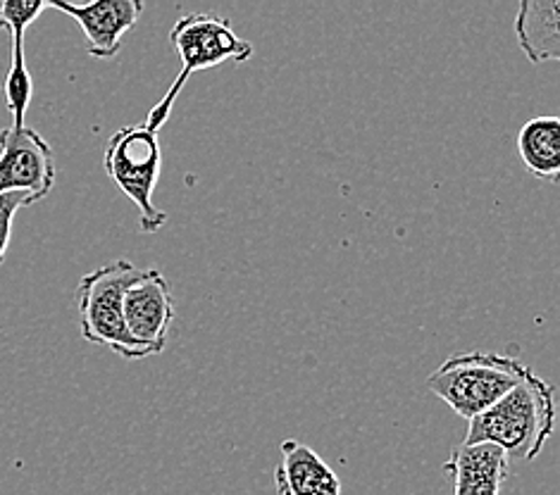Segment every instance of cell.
I'll return each mask as SVG.
<instances>
[{
    "instance_id": "cell-1",
    "label": "cell",
    "mask_w": 560,
    "mask_h": 495,
    "mask_svg": "<svg viewBox=\"0 0 560 495\" xmlns=\"http://www.w3.org/2000/svg\"><path fill=\"white\" fill-rule=\"evenodd\" d=\"M556 429L553 386L527 374L525 381L505 393L482 414L470 420L465 446L491 444L511 458L532 462L539 458Z\"/></svg>"
},
{
    "instance_id": "cell-2",
    "label": "cell",
    "mask_w": 560,
    "mask_h": 495,
    "mask_svg": "<svg viewBox=\"0 0 560 495\" xmlns=\"http://www.w3.org/2000/svg\"><path fill=\"white\" fill-rule=\"evenodd\" d=\"M170 44L175 48L182 67L175 82L153 105L149 119H145V127L155 133L165 127L175 101L196 72L212 70V67L224 62H246L253 56V46L242 36H236L230 20L212 15V12H194V15L177 20L170 32Z\"/></svg>"
},
{
    "instance_id": "cell-3",
    "label": "cell",
    "mask_w": 560,
    "mask_h": 495,
    "mask_svg": "<svg viewBox=\"0 0 560 495\" xmlns=\"http://www.w3.org/2000/svg\"><path fill=\"white\" fill-rule=\"evenodd\" d=\"M527 374L529 367L515 357L463 353L444 360L427 377V391L442 398L458 417L470 422L523 384Z\"/></svg>"
},
{
    "instance_id": "cell-4",
    "label": "cell",
    "mask_w": 560,
    "mask_h": 495,
    "mask_svg": "<svg viewBox=\"0 0 560 495\" xmlns=\"http://www.w3.org/2000/svg\"><path fill=\"white\" fill-rule=\"evenodd\" d=\"M139 272L141 267L131 264L129 260H115L84 274L77 291L79 325H82L84 341L93 345H108L113 353L122 355L125 360L151 357L143 345L129 337L122 310L125 291Z\"/></svg>"
},
{
    "instance_id": "cell-5",
    "label": "cell",
    "mask_w": 560,
    "mask_h": 495,
    "mask_svg": "<svg viewBox=\"0 0 560 495\" xmlns=\"http://www.w3.org/2000/svg\"><path fill=\"white\" fill-rule=\"evenodd\" d=\"M105 172L139 210V226L143 234H155L167 224V215L153 203L155 184L163 167L158 133L145 125L115 131L105 145Z\"/></svg>"
},
{
    "instance_id": "cell-6",
    "label": "cell",
    "mask_w": 560,
    "mask_h": 495,
    "mask_svg": "<svg viewBox=\"0 0 560 495\" xmlns=\"http://www.w3.org/2000/svg\"><path fill=\"white\" fill-rule=\"evenodd\" d=\"M56 155L42 133L30 127L0 129V196L30 193L44 200L56 184Z\"/></svg>"
},
{
    "instance_id": "cell-7",
    "label": "cell",
    "mask_w": 560,
    "mask_h": 495,
    "mask_svg": "<svg viewBox=\"0 0 560 495\" xmlns=\"http://www.w3.org/2000/svg\"><path fill=\"white\" fill-rule=\"evenodd\" d=\"M125 325L129 337L151 355L165 351L167 333L175 322V303L167 279L160 270H141L122 298Z\"/></svg>"
},
{
    "instance_id": "cell-8",
    "label": "cell",
    "mask_w": 560,
    "mask_h": 495,
    "mask_svg": "<svg viewBox=\"0 0 560 495\" xmlns=\"http://www.w3.org/2000/svg\"><path fill=\"white\" fill-rule=\"evenodd\" d=\"M46 8L70 15L89 42V56L98 60L115 58L122 38L143 15L141 0H96V3H46Z\"/></svg>"
},
{
    "instance_id": "cell-9",
    "label": "cell",
    "mask_w": 560,
    "mask_h": 495,
    "mask_svg": "<svg viewBox=\"0 0 560 495\" xmlns=\"http://www.w3.org/2000/svg\"><path fill=\"white\" fill-rule=\"evenodd\" d=\"M444 472L453 476V495H501L509 455L491 444H463L444 462Z\"/></svg>"
},
{
    "instance_id": "cell-10",
    "label": "cell",
    "mask_w": 560,
    "mask_h": 495,
    "mask_svg": "<svg viewBox=\"0 0 560 495\" xmlns=\"http://www.w3.org/2000/svg\"><path fill=\"white\" fill-rule=\"evenodd\" d=\"M275 486L279 495H341L337 472L296 438H287L282 444Z\"/></svg>"
},
{
    "instance_id": "cell-11",
    "label": "cell",
    "mask_w": 560,
    "mask_h": 495,
    "mask_svg": "<svg viewBox=\"0 0 560 495\" xmlns=\"http://www.w3.org/2000/svg\"><path fill=\"white\" fill-rule=\"evenodd\" d=\"M515 36L532 64L560 60V0H527L520 5Z\"/></svg>"
},
{
    "instance_id": "cell-12",
    "label": "cell",
    "mask_w": 560,
    "mask_h": 495,
    "mask_svg": "<svg viewBox=\"0 0 560 495\" xmlns=\"http://www.w3.org/2000/svg\"><path fill=\"white\" fill-rule=\"evenodd\" d=\"M517 153L537 179L558 184L560 177V119L535 117L517 131Z\"/></svg>"
},
{
    "instance_id": "cell-13",
    "label": "cell",
    "mask_w": 560,
    "mask_h": 495,
    "mask_svg": "<svg viewBox=\"0 0 560 495\" xmlns=\"http://www.w3.org/2000/svg\"><path fill=\"white\" fill-rule=\"evenodd\" d=\"M24 32L10 34L12 42V60H10V70L5 76V105L12 115V125L15 129L26 127L24 125V115L30 110V103L34 96V82L30 74V67H26L24 60Z\"/></svg>"
},
{
    "instance_id": "cell-14",
    "label": "cell",
    "mask_w": 560,
    "mask_h": 495,
    "mask_svg": "<svg viewBox=\"0 0 560 495\" xmlns=\"http://www.w3.org/2000/svg\"><path fill=\"white\" fill-rule=\"evenodd\" d=\"M44 10L48 8L42 0H0V30L8 34H26Z\"/></svg>"
},
{
    "instance_id": "cell-15",
    "label": "cell",
    "mask_w": 560,
    "mask_h": 495,
    "mask_svg": "<svg viewBox=\"0 0 560 495\" xmlns=\"http://www.w3.org/2000/svg\"><path fill=\"white\" fill-rule=\"evenodd\" d=\"M34 205L30 193H5L0 196V264L5 262L10 238H12V222L22 208Z\"/></svg>"
}]
</instances>
